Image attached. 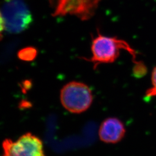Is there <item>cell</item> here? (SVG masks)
<instances>
[{"mask_svg":"<svg viewBox=\"0 0 156 156\" xmlns=\"http://www.w3.org/2000/svg\"><path fill=\"white\" fill-rule=\"evenodd\" d=\"M122 50H126L132 56L135 65L134 73L142 75L146 71V67L137 60V51L127 41L115 37L102 35L99 32L92 40L91 56L87 61L91 62L95 69L101 64H109L115 62L120 56Z\"/></svg>","mask_w":156,"mask_h":156,"instance_id":"6da1fadb","label":"cell"},{"mask_svg":"<svg viewBox=\"0 0 156 156\" xmlns=\"http://www.w3.org/2000/svg\"><path fill=\"white\" fill-rule=\"evenodd\" d=\"M1 14L5 29L9 33H20L29 28L33 16L24 0H5Z\"/></svg>","mask_w":156,"mask_h":156,"instance_id":"7a4b0ae2","label":"cell"},{"mask_svg":"<svg viewBox=\"0 0 156 156\" xmlns=\"http://www.w3.org/2000/svg\"><path fill=\"white\" fill-rule=\"evenodd\" d=\"M60 100L62 105L68 111L73 113H80L86 111L91 106L93 95L87 85L73 81L62 88Z\"/></svg>","mask_w":156,"mask_h":156,"instance_id":"3957f363","label":"cell"},{"mask_svg":"<svg viewBox=\"0 0 156 156\" xmlns=\"http://www.w3.org/2000/svg\"><path fill=\"white\" fill-rule=\"evenodd\" d=\"M101 0H49L55 16L73 15L82 20H89Z\"/></svg>","mask_w":156,"mask_h":156,"instance_id":"277c9868","label":"cell"},{"mask_svg":"<svg viewBox=\"0 0 156 156\" xmlns=\"http://www.w3.org/2000/svg\"><path fill=\"white\" fill-rule=\"evenodd\" d=\"M2 148L3 156H46L42 140L30 133L15 141L6 139L2 142Z\"/></svg>","mask_w":156,"mask_h":156,"instance_id":"5b68a950","label":"cell"},{"mask_svg":"<svg viewBox=\"0 0 156 156\" xmlns=\"http://www.w3.org/2000/svg\"><path fill=\"white\" fill-rule=\"evenodd\" d=\"M123 122L116 117H108L100 125L98 135L101 140L106 144H116L122 140L126 134Z\"/></svg>","mask_w":156,"mask_h":156,"instance_id":"8992f818","label":"cell"},{"mask_svg":"<svg viewBox=\"0 0 156 156\" xmlns=\"http://www.w3.org/2000/svg\"><path fill=\"white\" fill-rule=\"evenodd\" d=\"M37 50L33 48H26L20 50L18 57L24 61H31L37 56Z\"/></svg>","mask_w":156,"mask_h":156,"instance_id":"52a82bcc","label":"cell"},{"mask_svg":"<svg viewBox=\"0 0 156 156\" xmlns=\"http://www.w3.org/2000/svg\"><path fill=\"white\" fill-rule=\"evenodd\" d=\"M151 87L147 90L145 93V97L151 98L156 97V66L153 69L151 73Z\"/></svg>","mask_w":156,"mask_h":156,"instance_id":"ba28073f","label":"cell"},{"mask_svg":"<svg viewBox=\"0 0 156 156\" xmlns=\"http://www.w3.org/2000/svg\"><path fill=\"white\" fill-rule=\"evenodd\" d=\"M5 29V25H4V22L2 18V16L1 14V12H0V39L2 38V34Z\"/></svg>","mask_w":156,"mask_h":156,"instance_id":"9c48e42d","label":"cell"}]
</instances>
